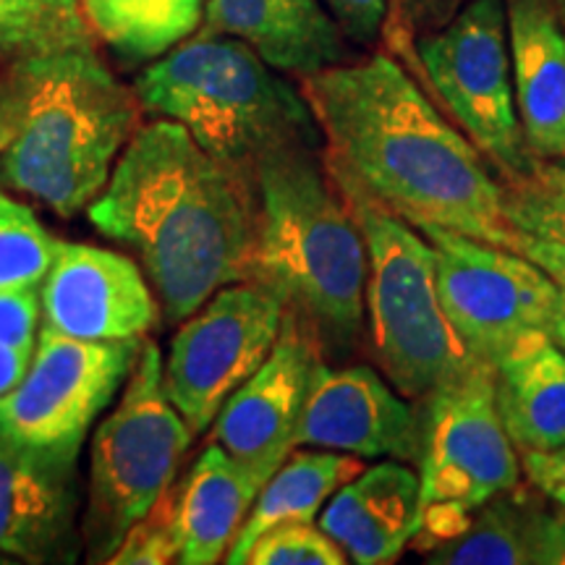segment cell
<instances>
[{"label": "cell", "instance_id": "cell-1", "mask_svg": "<svg viewBox=\"0 0 565 565\" xmlns=\"http://www.w3.org/2000/svg\"><path fill=\"white\" fill-rule=\"evenodd\" d=\"M299 87L322 131L333 179L362 189L414 228H448L519 252L503 181L385 47L299 76Z\"/></svg>", "mask_w": 565, "mask_h": 565}, {"label": "cell", "instance_id": "cell-2", "mask_svg": "<svg viewBox=\"0 0 565 565\" xmlns=\"http://www.w3.org/2000/svg\"><path fill=\"white\" fill-rule=\"evenodd\" d=\"M87 215L139 254L171 324L249 280L254 192L171 118L139 124Z\"/></svg>", "mask_w": 565, "mask_h": 565}, {"label": "cell", "instance_id": "cell-3", "mask_svg": "<svg viewBox=\"0 0 565 565\" xmlns=\"http://www.w3.org/2000/svg\"><path fill=\"white\" fill-rule=\"evenodd\" d=\"M249 280L315 330L324 359H349L362 343L366 244L322 147L282 150L259 166Z\"/></svg>", "mask_w": 565, "mask_h": 565}, {"label": "cell", "instance_id": "cell-4", "mask_svg": "<svg viewBox=\"0 0 565 565\" xmlns=\"http://www.w3.org/2000/svg\"><path fill=\"white\" fill-rule=\"evenodd\" d=\"M141 110L181 124L204 152L254 192L259 166L296 147H322L299 82L228 34L196 32L134 79Z\"/></svg>", "mask_w": 565, "mask_h": 565}, {"label": "cell", "instance_id": "cell-5", "mask_svg": "<svg viewBox=\"0 0 565 565\" xmlns=\"http://www.w3.org/2000/svg\"><path fill=\"white\" fill-rule=\"evenodd\" d=\"M141 113L137 92L95 51L40 61L24 121L0 154V181L55 215H76L105 189Z\"/></svg>", "mask_w": 565, "mask_h": 565}, {"label": "cell", "instance_id": "cell-6", "mask_svg": "<svg viewBox=\"0 0 565 565\" xmlns=\"http://www.w3.org/2000/svg\"><path fill=\"white\" fill-rule=\"evenodd\" d=\"M335 183L366 244L364 301L374 359L401 395L427 398L479 364L443 309L433 246L362 189Z\"/></svg>", "mask_w": 565, "mask_h": 565}, {"label": "cell", "instance_id": "cell-7", "mask_svg": "<svg viewBox=\"0 0 565 565\" xmlns=\"http://www.w3.org/2000/svg\"><path fill=\"white\" fill-rule=\"evenodd\" d=\"M192 437L162 385L160 349L141 343L124 395L92 437L82 515L87 561L108 563L126 532L171 490Z\"/></svg>", "mask_w": 565, "mask_h": 565}, {"label": "cell", "instance_id": "cell-8", "mask_svg": "<svg viewBox=\"0 0 565 565\" xmlns=\"http://www.w3.org/2000/svg\"><path fill=\"white\" fill-rule=\"evenodd\" d=\"M422 404V526L412 550L450 542L477 508L521 484V458L494 401V372L479 362Z\"/></svg>", "mask_w": 565, "mask_h": 565}, {"label": "cell", "instance_id": "cell-9", "mask_svg": "<svg viewBox=\"0 0 565 565\" xmlns=\"http://www.w3.org/2000/svg\"><path fill=\"white\" fill-rule=\"evenodd\" d=\"M422 87L503 179L524 175L532 152L515 108L503 0H469L443 30L416 40Z\"/></svg>", "mask_w": 565, "mask_h": 565}, {"label": "cell", "instance_id": "cell-10", "mask_svg": "<svg viewBox=\"0 0 565 565\" xmlns=\"http://www.w3.org/2000/svg\"><path fill=\"white\" fill-rule=\"evenodd\" d=\"M435 252L445 315L479 362L494 366L519 343L553 335L563 291L524 254L448 228H416Z\"/></svg>", "mask_w": 565, "mask_h": 565}, {"label": "cell", "instance_id": "cell-11", "mask_svg": "<svg viewBox=\"0 0 565 565\" xmlns=\"http://www.w3.org/2000/svg\"><path fill=\"white\" fill-rule=\"evenodd\" d=\"M141 341H82L42 324L24 377L0 395V437L74 456L129 377Z\"/></svg>", "mask_w": 565, "mask_h": 565}, {"label": "cell", "instance_id": "cell-12", "mask_svg": "<svg viewBox=\"0 0 565 565\" xmlns=\"http://www.w3.org/2000/svg\"><path fill=\"white\" fill-rule=\"evenodd\" d=\"M286 301L257 280L223 286L181 322L162 385L194 435L207 433L225 401L270 356Z\"/></svg>", "mask_w": 565, "mask_h": 565}, {"label": "cell", "instance_id": "cell-13", "mask_svg": "<svg viewBox=\"0 0 565 565\" xmlns=\"http://www.w3.org/2000/svg\"><path fill=\"white\" fill-rule=\"evenodd\" d=\"M322 364L328 359L315 330L286 309L270 356L225 401L210 427V443L265 484L296 448L303 404Z\"/></svg>", "mask_w": 565, "mask_h": 565}, {"label": "cell", "instance_id": "cell-14", "mask_svg": "<svg viewBox=\"0 0 565 565\" xmlns=\"http://www.w3.org/2000/svg\"><path fill=\"white\" fill-rule=\"evenodd\" d=\"M296 448L335 450L356 458L416 463L422 450V404H408L372 366L322 364L296 433Z\"/></svg>", "mask_w": 565, "mask_h": 565}, {"label": "cell", "instance_id": "cell-15", "mask_svg": "<svg viewBox=\"0 0 565 565\" xmlns=\"http://www.w3.org/2000/svg\"><path fill=\"white\" fill-rule=\"evenodd\" d=\"M47 328L82 341H141L160 317L150 282L124 254L61 242L42 280Z\"/></svg>", "mask_w": 565, "mask_h": 565}, {"label": "cell", "instance_id": "cell-16", "mask_svg": "<svg viewBox=\"0 0 565 565\" xmlns=\"http://www.w3.org/2000/svg\"><path fill=\"white\" fill-rule=\"evenodd\" d=\"M79 458L21 448L0 437V553L24 563L79 555Z\"/></svg>", "mask_w": 565, "mask_h": 565}, {"label": "cell", "instance_id": "cell-17", "mask_svg": "<svg viewBox=\"0 0 565 565\" xmlns=\"http://www.w3.org/2000/svg\"><path fill=\"white\" fill-rule=\"evenodd\" d=\"M317 519L349 563H395L422 526L419 475L395 458H383L370 469L364 466L338 487Z\"/></svg>", "mask_w": 565, "mask_h": 565}, {"label": "cell", "instance_id": "cell-18", "mask_svg": "<svg viewBox=\"0 0 565 565\" xmlns=\"http://www.w3.org/2000/svg\"><path fill=\"white\" fill-rule=\"evenodd\" d=\"M515 108L532 158H565V26L555 0H503Z\"/></svg>", "mask_w": 565, "mask_h": 565}, {"label": "cell", "instance_id": "cell-19", "mask_svg": "<svg viewBox=\"0 0 565 565\" xmlns=\"http://www.w3.org/2000/svg\"><path fill=\"white\" fill-rule=\"evenodd\" d=\"M202 32L246 42L296 79L351 61L349 38L322 0H207Z\"/></svg>", "mask_w": 565, "mask_h": 565}, {"label": "cell", "instance_id": "cell-20", "mask_svg": "<svg viewBox=\"0 0 565 565\" xmlns=\"http://www.w3.org/2000/svg\"><path fill=\"white\" fill-rule=\"evenodd\" d=\"M429 565H565V511L542 492L508 490L469 526L424 553Z\"/></svg>", "mask_w": 565, "mask_h": 565}, {"label": "cell", "instance_id": "cell-21", "mask_svg": "<svg viewBox=\"0 0 565 565\" xmlns=\"http://www.w3.org/2000/svg\"><path fill=\"white\" fill-rule=\"evenodd\" d=\"M263 482L246 466L210 443L183 479L171 487L175 563L212 565L225 561Z\"/></svg>", "mask_w": 565, "mask_h": 565}, {"label": "cell", "instance_id": "cell-22", "mask_svg": "<svg viewBox=\"0 0 565 565\" xmlns=\"http://www.w3.org/2000/svg\"><path fill=\"white\" fill-rule=\"evenodd\" d=\"M494 401L519 454L565 448V351L553 335L519 343L494 362Z\"/></svg>", "mask_w": 565, "mask_h": 565}, {"label": "cell", "instance_id": "cell-23", "mask_svg": "<svg viewBox=\"0 0 565 565\" xmlns=\"http://www.w3.org/2000/svg\"><path fill=\"white\" fill-rule=\"evenodd\" d=\"M362 469V458L356 456L294 448L291 456L275 469V475L259 490L244 526L238 529L236 540L225 553V563L244 565L252 545L267 529L286 524V521H315L338 487H343Z\"/></svg>", "mask_w": 565, "mask_h": 565}, {"label": "cell", "instance_id": "cell-24", "mask_svg": "<svg viewBox=\"0 0 565 565\" xmlns=\"http://www.w3.org/2000/svg\"><path fill=\"white\" fill-rule=\"evenodd\" d=\"M207 0H82L97 42L118 58L152 63L202 30Z\"/></svg>", "mask_w": 565, "mask_h": 565}, {"label": "cell", "instance_id": "cell-25", "mask_svg": "<svg viewBox=\"0 0 565 565\" xmlns=\"http://www.w3.org/2000/svg\"><path fill=\"white\" fill-rule=\"evenodd\" d=\"M95 51L82 0H0V68Z\"/></svg>", "mask_w": 565, "mask_h": 565}, {"label": "cell", "instance_id": "cell-26", "mask_svg": "<svg viewBox=\"0 0 565 565\" xmlns=\"http://www.w3.org/2000/svg\"><path fill=\"white\" fill-rule=\"evenodd\" d=\"M58 244L30 204L0 189V288H38L51 270Z\"/></svg>", "mask_w": 565, "mask_h": 565}, {"label": "cell", "instance_id": "cell-27", "mask_svg": "<svg viewBox=\"0 0 565 565\" xmlns=\"http://www.w3.org/2000/svg\"><path fill=\"white\" fill-rule=\"evenodd\" d=\"M503 204L519 233L565 242V166L534 158L524 175L503 179Z\"/></svg>", "mask_w": 565, "mask_h": 565}, {"label": "cell", "instance_id": "cell-28", "mask_svg": "<svg viewBox=\"0 0 565 565\" xmlns=\"http://www.w3.org/2000/svg\"><path fill=\"white\" fill-rule=\"evenodd\" d=\"M349 557L315 521H286L254 542L244 565H343Z\"/></svg>", "mask_w": 565, "mask_h": 565}, {"label": "cell", "instance_id": "cell-29", "mask_svg": "<svg viewBox=\"0 0 565 565\" xmlns=\"http://www.w3.org/2000/svg\"><path fill=\"white\" fill-rule=\"evenodd\" d=\"M469 0H387L383 47L416 76V40L443 30Z\"/></svg>", "mask_w": 565, "mask_h": 565}, {"label": "cell", "instance_id": "cell-30", "mask_svg": "<svg viewBox=\"0 0 565 565\" xmlns=\"http://www.w3.org/2000/svg\"><path fill=\"white\" fill-rule=\"evenodd\" d=\"M173 500L168 490L152 511L134 524L116 553L110 555L108 565H166L175 563V540H173Z\"/></svg>", "mask_w": 565, "mask_h": 565}, {"label": "cell", "instance_id": "cell-31", "mask_svg": "<svg viewBox=\"0 0 565 565\" xmlns=\"http://www.w3.org/2000/svg\"><path fill=\"white\" fill-rule=\"evenodd\" d=\"M40 79V61L0 68V154L11 145L26 116V105Z\"/></svg>", "mask_w": 565, "mask_h": 565}, {"label": "cell", "instance_id": "cell-32", "mask_svg": "<svg viewBox=\"0 0 565 565\" xmlns=\"http://www.w3.org/2000/svg\"><path fill=\"white\" fill-rule=\"evenodd\" d=\"M322 6L333 13L345 38L362 47L383 42L387 19V0H322Z\"/></svg>", "mask_w": 565, "mask_h": 565}, {"label": "cell", "instance_id": "cell-33", "mask_svg": "<svg viewBox=\"0 0 565 565\" xmlns=\"http://www.w3.org/2000/svg\"><path fill=\"white\" fill-rule=\"evenodd\" d=\"M40 309L38 288H21V291L0 288V343H38Z\"/></svg>", "mask_w": 565, "mask_h": 565}, {"label": "cell", "instance_id": "cell-34", "mask_svg": "<svg viewBox=\"0 0 565 565\" xmlns=\"http://www.w3.org/2000/svg\"><path fill=\"white\" fill-rule=\"evenodd\" d=\"M521 469L529 484L565 511V448L550 454H521Z\"/></svg>", "mask_w": 565, "mask_h": 565}, {"label": "cell", "instance_id": "cell-35", "mask_svg": "<svg viewBox=\"0 0 565 565\" xmlns=\"http://www.w3.org/2000/svg\"><path fill=\"white\" fill-rule=\"evenodd\" d=\"M519 254L540 265L561 291L565 294V242H550V238H536L519 233Z\"/></svg>", "mask_w": 565, "mask_h": 565}, {"label": "cell", "instance_id": "cell-36", "mask_svg": "<svg viewBox=\"0 0 565 565\" xmlns=\"http://www.w3.org/2000/svg\"><path fill=\"white\" fill-rule=\"evenodd\" d=\"M32 353L34 345L0 343V395L9 393L24 377L26 366L32 362Z\"/></svg>", "mask_w": 565, "mask_h": 565}, {"label": "cell", "instance_id": "cell-37", "mask_svg": "<svg viewBox=\"0 0 565 565\" xmlns=\"http://www.w3.org/2000/svg\"><path fill=\"white\" fill-rule=\"evenodd\" d=\"M553 341L565 351V294L561 299V309H557L555 324H553Z\"/></svg>", "mask_w": 565, "mask_h": 565}, {"label": "cell", "instance_id": "cell-38", "mask_svg": "<svg viewBox=\"0 0 565 565\" xmlns=\"http://www.w3.org/2000/svg\"><path fill=\"white\" fill-rule=\"evenodd\" d=\"M555 6H557V13H561V19H563V26H565V0H555Z\"/></svg>", "mask_w": 565, "mask_h": 565}]
</instances>
